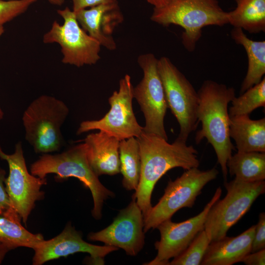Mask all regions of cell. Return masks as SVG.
<instances>
[{"label":"cell","mask_w":265,"mask_h":265,"mask_svg":"<svg viewBox=\"0 0 265 265\" xmlns=\"http://www.w3.org/2000/svg\"><path fill=\"white\" fill-rule=\"evenodd\" d=\"M139 142L141 169L138 186L132 196L142 211L143 218L152 208L155 186L168 171L176 167L188 170L198 167V152L192 145L178 139L172 143L156 134L143 131Z\"/></svg>","instance_id":"cell-1"},{"label":"cell","mask_w":265,"mask_h":265,"mask_svg":"<svg viewBox=\"0 0 265 265\" xmlns=\"http://www.w3.org/2000/svg\"><path fill=\"white\" fill-rule=\"evenodd\" d=\"M199 104L197 118L202 124L195 140L204 138L212 146L220 165L224 182L227 181V162L235 147L229 135L228 105L236 96L234 88L212 80H205L197 91Z\"/></svg>","instance_id":"cell-2"},{"label":"cell","mask_w":265,"mask_h":265,"mask_svg":"<svg viewBox=\"0 0 265 265\" xmlns=\"http://www.w3.org/2000/svg\"><path fill=\"white\" fill-rule=\"evenodd\" d=\"M30 173L41 178H45L49 174H55L56 180L60 181L70 177L79 179L91 191L93 200L91 213L96 220L102 216L105 201L115 196L100 182L98 176L91 168L84 142L59 154H43L31 165Z\"/></svg>","instance_id":"cell-3"},{"label":"cell","mask_w":265,"mask_h":265,"mask_svg":"<svg viewBox=\"0 0 265 265\" xmlns=\"http://www.w3.org/2000/svg\"><path fill=\"white\" fill-rule=\"evenodd\" d=\"M150 19L164 26H181L182 43L189 52L195 50L204 27L228 24L227 12L217 0H172L163 7L154 8Z\"/></svg>","instance_id":"cell-4"},{"label":"cell","mask_w":265,"mask_h":265,"mask_svg":"<svg viewBox=\"0 0 265 265\" xmlns=\"http://www.w3.org/2000/svg\"><path fill=\"white\" fill-rule=\"evenodd\" d=\"M69 112L67 106L54 97L42 95L24 112L25 139L36 153L59 151L63 145L61 128Z\"/></svg>","instance_id":"cell-5"},{"label":"cell","mask_w":265,"mask_h":265,"mask_svg":"<svg viewBox=\"0 0 265 265\" xmlns=\"http://www.w3.org/2000/svg\"><path fill=\"white\" fill-rule=\"evenodd\" d=\"M227 193L211 208L204 229L211 242L227 236L228 230L248 212L256 199L265 192V181L245 183L234 179L224 182Z\"/></svg>","instance_id":"cell-6"},{"label":"cell","mask_w":265,"mask_h":265,"mask_svg":"<svg viewBox=\"0 0 265 265\" xmlns=\"http://www.w3.org/2000/svg\"><path fill=\"white\" fill-rule=\"evenodd\" d=\"M185 170L176 179L168 182L162 196L144 217V233L171 219L179 210L192 208L204 187L219 173L214 167L206 171L198 167Z\"/></svg>","instance_id":"cell-7"},{"label":"cell","mask_w":265,"mask_h":265,"mask_svg":"<svg viewBox=\"0 0 265 265\" xmlns=\"http://www.w3.org/2000/svg\"><path fill=\"white\" fill-rule=\"evenodd\" d=\"M167 107L180 127L177 139L186 142L190 133L198 126V93L186 76L166 56L158 60Z\"/></svg>","instance_id":"cell-8"},{"label":"cell","mask_w":265,"mask_h":265,"mask_svg":"<svg viewBox=\"0 0 265 265\" xmlns=\"http://www.w3.org/2000/svg\"><path fill=\"white\" fill-rule=\"evenodd\" d=\"M63 24L54 21L50 29L45 33V44L57 43L61 48L64 64L80 67L96 64L101 58V45L79 25L75 13L69 7L57 10Z\"/></svg>","instance_id":"cell-9"},{"label":"cell","mask_w":265,"mask_h":265,"mask_svg":"<svg viewBox=\"0 0 265 265\" xmlns=\"http://www.w3.org/2000/svg\"><path fill=\"white\" fill-rule=\"evenodd\" d=\"M158 60L152 53L138 56L137 62L143 76L133 87V98L138 103L144 116L145 125L143 131L168 140L164 123L168 107L158 70Z\"/></svg>","instance_id":"cell-10"},{"label":"cell","mask_w":265,"mask_h":265,"mask_svg":"<svg viewBox=\"0 0 265 265\" xmlns=\"http://www.w3.org/2000/svg\"><path fill=\"white\" fill-rule=\"evenodd\" d=\"M133 86L129 75L119 81L118 91H115L108 98L110 108L101 119L81 122L77 134L93 130L105 132L120 141L132 137L138 138L143 127L137 122L132 108Z\"/></svg>","instance_id":"cell-11"},{"label":"cell","mask_w":265,"mask_h":265,"mask_svg":"<svg viewBox=\"0 0 265 265\" xmlns=\"http://www.w3.org/2000/svg\"><path fill=\"white\" fill-rule=\"evenodd\" d=\"M3 159L7 161L9 166L5 186L11 205L26 224L35 202L44 197V192L41 188L46 185L47 179L28 172L20 141L15 145L14 152L5 154Z\"/></svg>","instance_id":"cell-12"},{"label":"cell","mask_w":265,"mask_h":265,"mask_svg":"<svg viewBox=\"0 0 265 265\" xmlns=\"http://www.w3.org/2000/svg\"><path fill=\"white\" fill-rule=\"evenodd\" d=\"M221 193V188L218 187L203 211L193 217L179 223L167 219L159 224L157 228L160 233V239L155 243L157 255L143 265H168L170 259L182 253L204 229L207 214L212 205L220 199Z\"/></svg>","instance_id":"cell-13"},{"label":"cell","mask_w":265,"mask_h":265,"mask_svg":"<svg viewBox=\"0 0 265 265\" xmlns=\"http://www.w3.org/2000/svg\"><path fill=\"white\" fill-rule=\"evenodd\" d=\"M143 215L135 198L119 211L113 222L103 230L91 232L89 240L123 249L128 255L136 256L145 244Z\"/></svg>","instance_id":"cell-14"},{"label":"cell","mask_w":265,"mask_h":265,"mask_svg":"<svg viewBox=\"0 0 265 265\" xmlns=\"http://www.w3.org/2000/svg\"><path fill=\"white\" fill-rule=\"evenodd\" d=\"M33 249L34 251L32 259L33 265H41L48 261L78 252L87 253L93 262L97 264L104 265L105 257L119 248L107 245H94L86 242L82 239L80 233L69 223L57 236L49 240L44 239Z\"/></svg>","instance_id":"cell-15"},{"label":"cell","mask_w":265,"mask_h":265,"mask_svg":"<svg viewBox=\"0 0 265 265\" xmlns=\"http://www.w3.org/2000/svg\"><path fill=\"white\" fill-rule=\"evenodd\" d=\"M75 13L80 26L101 46L110 51L116 49L112 33L124 19L118 2L100 4Z\"/></svg>","instance_id":"cell-16"},{"label":"cell","mask_w":265,"mask_h":265,"mask_svg":"<svg viewBox=\"0 0 265 265\" xmlns=\"http://www.w3.org/2000/svg\"><path fill=\"white\" fill-rule=\"evenodd\" d=\"M82 141L86 145L89 164L97 176L120 173L118 139L99 131L88 134Z\"/></svg>","instance_id":"cell-17"},{"label":"cell","mask_w":265,"mask_h":265,"mask_svg":"<svg viewBox=\"0 0 265 265\" xmlns=\"http://www.w3.org/2000/svg\"><path fill=\"white\" fill-rule=\"evenodd\" d=\"M255 225L236 237L227 236L211 242L201 265H232L241 262L243 258L251 253Z\"/></svg>","instance_id":"cell-18"},{"label":"cell","mask_w":265,"mask_h":265,"mask_svg":"<svg viewBox=\"0 0 265 265\" xmlns=\"http://www.w3.org/2000/svg\"><path fill=\"white\" fill-rule=\"evenodd\" d=\"M229 135L238 152H265V118L253 120L249 115L230 116Z\"/></svg>","instance_id":"cell-19"},{"label":"cell","mask_w":265,"mask_h":265,"mask_svg":"<svg viewBox=\"0 0 265 265\" xmlns=\"http://www.w3.org/2000/svg\"><path fill=\"white\" fill-rule=\"evenodd\" d=\"M232 38L244 48L247 58L246 74L241 85L240 94L260 82L265 74V41L249 38L240 28L233 27Z\"/></svg>","instance_id":"cell-20"},{"label":"cell","mask_w":265,"mask_h":265,"mask_svg":"<svg viewBox=\"0 0 265 265\" xmlns=\"http://www.w3.org/2000/svg\"><path fill=\"white\" fill-rule=\"evenodd\" d=\"M21 221L13 208L0 211V243L10 250L19 247L33 249L44 239L41 234L27 231Z\"/></svg>","instance_id":"cell-21"},{"label":"cell","mask_w":265,"mask_h":265,"mask_svg":"<svg viewBox=\"0 0 265 265\" xmlns=\"http://www.w3.org/2000/svg\"><path fill=\"white\" fill-rule=\"evenodd\" d=\"M236 8L227 12L228 24L250 34L265 31V0H235Z\"/></svg>","instance_id":"cell-22"},{"label":"cell","mask_w":265,"mask_h":265,"mask_svg":"<svg viewBox=\"0 0 265 265\" xmlns=\"http://www.w3.org/2000/svg\"><path fill=\"white\" fill-rule=\"evenodd\" d=\"M228 171L235 179L245 183L265 180V152H238L227 162Z\"/></svg>","instance_id":"cell-23"},{"label":"cell","mask_w":265,"mask_h":265,"mask_svg":"<svg viewBox=\"0 0 265 265\" xmlns=\"http://www.w3.org/2000/svg\"><path fill=\"white\" fill-rule=\"evenodd\" d=\"M120 172L122 185L128 190H136L140 174L141 159L138 139L134 137L120 141L119 147Z\"/></svg>","instance_id":"cell-24"},{"label":"cell","mask_w":265,"mask_h":265,"mask_svg":"<svg viewBox=\"0 0 265 265\" xmlns=\"http://www.w3.org/2000/svg\"><path fill=\"white\" fill-rule=\"evenodd\" d=\"M229 108L230 116L249 115L255 109L265 106V78L258 83L235 97Z\"/></svg>","instance_id":"cell-25"},{"label":"cell","mask_w":265,"mask_h":265,"mask_svg":"<svg viewBox=\"0 0 265 265\" xmlns=\"http://www.w3.org/2000/svg\"><path fill=\"white\" fill-rule=\"evenodd\" d=\"M211 243L204 229L201 231L187 247L173 258L168 265H201L207 248Z\"/></svg>","instance_id":"cell-26"},{"label":"cell","mask_w":265,"mask_h":265,"mask_svg":"<svg viewBox=\"0 0 265 265\" xmlns=\"http://www.w3.org/2000/svg\"><path fill=\"white\" fill-rule=\"evenodd\" d=\"M38 0H0V25L25 13Z\"/></svg>","instance_id":"cell-27"},{"label":"cell","mask_w":265,"mask_h":265,"mask_svg":"<svg viewBox=\"0 0 265 265\" xmlns=\"http://www.w3.org/2000/svg\"><path fill=\"white\" fill-rule=\"evenodd\" d=\"M265 249V213L262 212L259 216V220L255 225L254 238L251 252Z\"/></svg>","instance_id":"cell-28"},{"label":"cell","mask_w":265,"mask_h":265,"mask_svg":"<svg viewBox=\"0 0 265 265\" xmlns=\"http://www.w3.org/2000/svg\"><path fill=\"white\" fill-rule=\"evenodd\" d=\"M73 11L77 12L86 9L103 4H111L118 2V0H72Z\"/></svg>","instance_id":"cell-29"},{"label":"cell","mask_w":265,"mask_h":265,"mask_svg":"<svg viewBox=\"0 0 265 265\" xmlns=\"http://www.w3.org/2000/svg\"><path fill=\"white\" fill-rule=\"evenodd\" d=\"M5 170L0 167V211L12 208L5 189Z\"/></svg>","instance_id":"cell-30"},{"label":"cell","mask_w":265,"mask_h":265,"mask_svg":"<svg viewBox=\"0 0 265 265\" xmlns=\"http://www.w3.org/2000/svg\"><path fill=\"white\" fill-rule=\"evenodd\" d=\"M241 262L246 265H265V249L249 253L243 258Z\"/></svg>","instance_id":"cell-31"},{"label":"cell","mask_w":265,"mask_h":265,"mask_svg":"<svg viewBox=\"0 0 265 265\" xmlns=\"http://www.w3.org/2000/svg\"><path fill=\"white\" fill-rule=\"evenodd\" d=\"M148 3L153 5L154 8H160L166 5L172 0H146Z\"/></svg>","instance_id":"cell-32"},{"label":"cell","mask_w":265,"mask_h":265,"mask_svg":"<svg viewBox=\"0 0 265 265\" xmlns=\"http://www.w3.org/2000/svg\"><path fill=\"white\" fill-rule=\"evenodd\" d=\"M10 250L6 246L0 243V264L2 263L7 253Z\"/></svg>","instance_id":"cell-33"},{"label":"cell","mask_w":265,"mask_h":265,"mask_svg":"<svg viewBox=\"0 0 265 265\" xmlns=\"http://www.w3.org/2000/svg\"><path fill=\"white\" fill-rule=\"evenodd\" d=\"M52 4L61 6L64 4L65 0H47Z\"/></svg>","instance_id":"cell-34"},{"label":"cell","mask_w":265,"mask_h":265,"mask_svg":"<svg viewBox=\"0 0 265 265\" xmlns=\"http://www.w3.org/2000/svg\"><path fill=\"white\" fill-rule=\"evenodd\" d=\"M4 31V29L3 25H0V37L2 35Z\"/></svg>","instance_id":"cell-35"},{"label":"cell","mask_w":265,"mask_h":265,"mask_svg":"<svg viewBox=\"0 0 265 265\" xmlns=\"http://www.w3.org/2000/svg\"><path fill=\"white\" fill-rule=\"evenodd\" d=\"M3 115H4V113H3L2 109L0 107V121L3 119Z\"/></svg>","instance_id":"cell-36"}]
</instances>
